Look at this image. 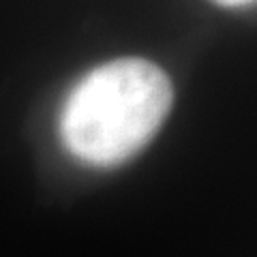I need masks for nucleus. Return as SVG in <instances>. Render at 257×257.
<instances>
[{"mask_svg":"<svg viewBox=\"0 0 257 257\" xmlns=\"http://www.w3.org/2000/svg\"><path fill=\"white\" fill-rule=\"evenodd\" d=\"M174 101L170 77L155 62L118 58L86 73L60 111V140L82 163H124L152 140Z\"/></svg>","mask_w":257,"mask_h":257,"instance_id":"obj_1","label":"nucleus"},{"mask_svg":"<svg viewBox=\"0 0 257 257\" xmlns=\"http://www.w3.org/2000/svg\"><path fill=\"white\" fill-rule=\"evenodd\" d=\"M214 3H219L223 7H244V5L255 3V0H214Z\"/></svg>","mask_w":257,"mask_h":257,"instance_id":"obj_2","label":"nucleus"}]
</instances>
